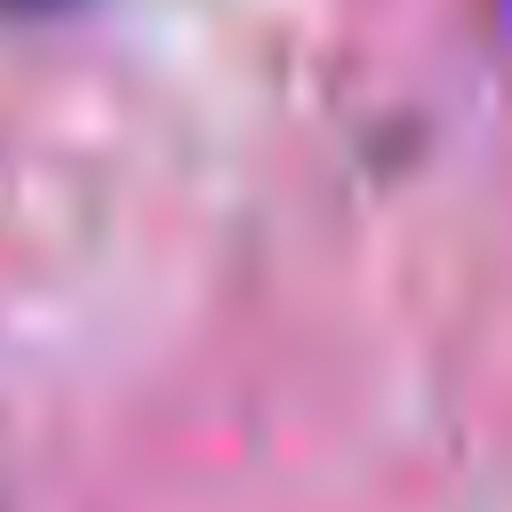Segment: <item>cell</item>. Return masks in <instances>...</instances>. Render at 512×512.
I'll return each instance as SVG.
<instances>
[{
	"mask_svg": "<svg viewBox=\"0 0 512 512\" xmlns=\"http://www.w3.org/2000/svg\"><path fill=\"white\" fill-rule=\"evenodd\" d=\"M8 16H56V8H72V0H0Z\"/></svg>",
	"mask_w": 512,
	"mask_h": 512,
	"instance_id": "cell-1",
	"label": "cell"
}]
</instances>
